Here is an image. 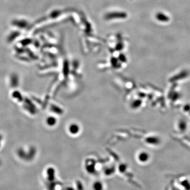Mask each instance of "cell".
<instances>
[{
	"instance_id": "cell-1",
	"label": "cell",
	"mask_w": 190,
	"mask_h": 190,
	"mask_svg": "<svg viewBox=\"0 0 190 190\" xmlns=\"http://www.w3.org/2000/svg\"><path fill=\"white\" fill-rule=\"evenodd\" d=\"M68 130L70 134L75 136L80 133V127L77 123H72L69 125Z\"/></svg>"
},
{
	"instance_id": "cell-2",
	"label": "cell",
	"mask_w": 190,
	"mask_h": 190,
	"mask_svg": "<svg viewBox=\"0 0 190 190\" xmlns=\"http://www.w3.org/2000/svg\"><path fill=\"white\" fill-rule=\"evenodd\" d=\"M126 14L124 13H113L108 14L106 16V19H114V18H125L126 17Z\"/></svg>"
},
{
	"instance_id": "cell-3",
	"label": "cell",
	"mask_w": 190,
	"mask_h": 190,
	"mask_svg": "<svg viewBox=\"0 0 190 190\" xmlns=\"http://www.w3.org/2000/svg\"><path fill=\"white\" fill-rule=\"evenodd\" d=\"M46 123L47 126L53 127L55 126L57 123V120L55 117L53 116H50L46 118Z\"/></svg>"
},
{
	"instance_id": "cell-4",
	"label": "cell",
	"mask_w": 190,
	"mask_h": 190,
	"mask_svg": "<svg viewBox=\"0 0 190 190\" xmlns=\"http://www.w3.org/2000/svg\"><path fill=\"white\" fill-rule=\"evenodd\" d=\"M3 140V136H2V135L0 134V146H1V142Z\"/></svg>"
}]
</instances>
